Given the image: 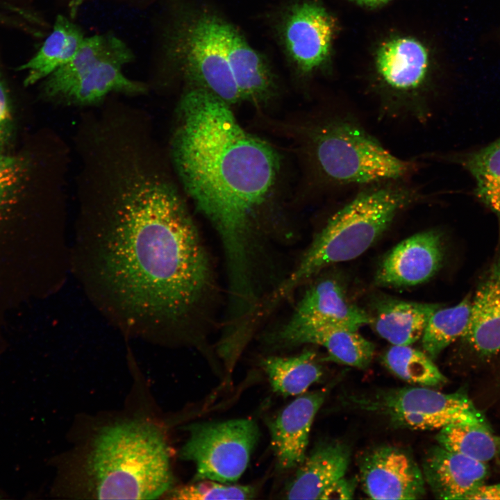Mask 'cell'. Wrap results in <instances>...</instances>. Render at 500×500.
Masks as SVG:
<instances>
[{
    "mask_svg": "<svg viewBox=\"0 0 500 500\" xmlns=\"http://www.w3.org/2000/svg\"><path fill=\"white\" fill-rule=\"evenodd\" d=\"M349 447L337 441L315 447L287 483L288 499H326L331 488L345 476L350 462Z\"/></svg>",
    "mask_w": 500,
    "mask_h": 500,
    "instance_id": "5bb4252c",
    "label": "cell"
},
{
    "mask_svg": "<svg viewBox=\"0 0 500 500\" xmlns=\"http://www.w3.org/2000/svg\"><path fill=\"white\" fill-rule=\"evenodd\" d=\"M357 3L361 5L367 6H376L381 5L383 3H385L390 0H354Z\"/></svg>",
    "mask_w": 500,
    "mask_h": 500,
    "instance_id": "836d02e7",
    "label": "cell"
},
{
    "mask_svg": "<svg viewBox=\"0 0 500 500\" xmlns=\"http://www.w3.org/2000/svg\"><path fill=\"white\" fill-rule=\"evenodd\" d=\"M326 395L324 390L300 394L269 422L271 445L279 469L297 468L305 459L311 426Z\"/></svg>",
    "mask_w": 500,
    "mask_h": 500,
    "instance_id": "4fadbf2b",
    "label": "cell"
},
{
    "mask_svg": "<svg viewBox=\"0 0 500 500\" xmlns=\"http://www.w3.org/2000/svg\"><path fill=\"white\" fill-rule=\"evenodd\" d=\"M472 299L466 297L452 307L441 306L431 315L422 337V347L432 359L465 335L469 324Z\"/></svg>",
    "mask_w": 500,
    "mask_h": 500,
    "instance_id": "484cf974",
    "label": "cell"
},
{
    "mask_svg": "<svg viewBox=\"0 0 500 500\" xmlns=\"http://www.w3.org/2000/svg\"><path fill=\"white\" fill-rule=\"evenodd\" d=\"M356 402L367 410L378 411L401 428L440 430L455 424L490 428L482 412L462 391L444 393L429 387H405Z\"/></svg>",
    "mask_w": 500,
    "mask_h": 500,
    "instance_id": "ba28073f",
    "label": "cell"
},
{
    "mask_svg": "<svg viewBox=\"0 0 500 500\" xmlns=\"http://www.w3.org/2000/svg\"><path fill=\"white\" fill-rule=\"evenodd\" d=\"M443 255L439 232L418 233L401 241L386 255L376 272L375 282L391 287L423 283L438 271Z\"/></svg>",
    "mask_w": 500,
    "mask_h": 500,
    "instance_id": "7c38bea8",
    "label": "cell"
},
{
    "mask_svg": "<svg viewBox=\"0 0 500 500\" xmlns=\"http://www.w3.org/2000/svg\"><path fill=\"white\" fill-rule=\"evenodd\" d=\"M172 490L170 499L178 500L250 499L256 496V489L251 485H232L211 480Z\"/></svg>",
    "mask_w": 500,
    "mask_h": 500,
    "instance_id": "f1b7e54d",
    "label": "cell"
},
{
    "mask_svg": "<svg viewBox=\"0 0 500 500\" xmlns=\"http://www.w3.org/2000/svg\"><path fill=\"white\" fill-rule=\"evenodd\" d=\"M417 197L412 190L393 184L358 193L328 220L294 270L267 299L266 306L272 308L324 268L362 254Z\"/></svg>",
    "mask_w": 500,
    "mask_h": 500,
    "instance_id": "3957f363",
    "label": "cell"
},
{
    "mask_svg": "<svg viewBox=\"0 0 500 500\" xmlns=\"http://www.w3.org/2000/svg\"><path fill=\"white\" fill-rule=\"evenodd\" d=\"M385 366L400 378L424 387H438L447 382L432 358L410 345H393L383 356Z\"/></svg>",
    "mask_w": 500,
    "mask_h": 500,
    "instance_id": "83f0119b",
    "label": "cell"
},
{
    "mask_svg": "<svg viewBox=\"0 0 500 500\" xmlns=\"http://www.w3.org/2000/svg\"><path fill=\"white\" fill-rule=\"evenodd\" d=\"M461 340L481 358L500 351V253L477 285L469 326Z\"/></svg>",
    "mask_w": 500,
    "mask_h": 500,
    "instance_id": "2e32d148",
    "label": "cell"
},
{
    "mask_svg": "<svg viewBox=\"0 0 500 500\" xmlns=\"http://www.w3.org/2000/svg\"><path fill=\"white\" fill-rule=\"evenodd\" d=\"M356 478H341L330 490L326 499H349L354 495Z\"/></svg>",
    "mask_w": 500,
    "mask_h": 500,
    "instance_id": "1f68e13d",
    "label": "cell"
},
{
    "mask_svg": "<svg viewBox=\"0 0 500 500\" xmlns=\"http://www.w3.org/2000/svg\"><path fill=\"white\" fill-rule=\"evenodd\" d=\"M274 392L283 397L304 394L322 375L321 366L312 351L288 357L271 356L262 360Z\"/></svg>",
    "mask_w": 500,
    "mask_h": 500,
    "instance_id": "d4e9b609",
    "label": "cell"
},
{
    "mask_svg": "<svg viewBox=\"0 0 500 500\" xmlns=\"http://www.w3.org/2000/svg\"><path fill=\"white\" fill-rule=\"evenodd\" d=\"M465 499L500 500V483L493 485L484 483L469 494Z\"/></svg>",
    "mask_w": 500,
    "mask_h": 500,
    "instance_id": "d6a6232c",
    "label": "cell"
},
{
    "mask_svg": "<svg viewBox=\"0 0 500 500\" xmlns=\"http://www.w3.org/2000/svg\"><path fill=\"white\" fill-rule=\"evenodd\" d=\"M11 125L12 116L8 94L0 76V149L9 140Z\"/></svg>",
    "mask_w": 500,
    "mask_h": 500,
    "instance_id": "4dcf8cb0",
    "label": "cell"
},
{
    "mask_svg": "<svg viewBox=\"0 0 500 500\" xmlns=\"http://www.w3.org/2000/svg\"><path fill=\"white\" fill-rule=\"evenodd\" d=\"M442 305L383 299L370 317L376 332L393 345H410L422 338L429 319Z\"/></svg>",
    "mask_w": 500,
    "mask_h": 500,
    "instance_id": "ffe728a7",
    "label": "cell"
},
{
    "mask_svg": "<svg viewBox=\"0 0 500 500\" xmlns=\"http://www.w3.org/2000/svg\"><path fill=\"white\" fill-rule=\"evenodd\" d=\"M309 149L318 172L338 184H369L401 178L412 168L354 122L333 119L313 127Z\"/></svg>",
    "mask_w": 500,
    "mask_h": 500,
    "instance_id": "5b68a950",
    "label": "cell"
},
{
    "mask_svg": "<svg viewBox=\"0 0 500 500\" xmlns=\"http://www.w3.org/2000/svg\"><path fill=\"white\" fill-rule=\"evenodd\" d=\"M335 31V21L323 7L311 2L292 7L284 20L283 38L301 72L311 73L325 62Z\"/></svg>",
    "mask_w": 500,
    "mask_h": 500,
    "instance_id": "8fae6325",
    "label": "cell"
},
{
    "mask_svg": "<svg viewBox=\"0 0 500 500\" xmlns=\"http://www.w3.org/2000/svg\"><path fill=\"white\" fill-rule=\"evenodd\" d=\"M436 440L447 449L485 463L500 454V435L491 428L451 424L439 430Z\"/></svg>",
    "mask_w": 500,
    "mask_h": 500,
    "instance_id": "4316f807",
    "label": "cell"
},
{
    "mask_svg": "<svg viewBox=\"0 0 500 500\" xmlns=\"http://www.w3.org/2000/svg\"><path fill=\"white\" fill-rule=\"evenodd\" d=\"M180 457L195 466L194 481L222 483L238 481L248 467L260 437L256 421L249 418L191 424Z\"/></svg>",
    "mask_w": 500,
    "mask_h": 500,
    "instance_id": "8992f818",
    "label": "cell"
},
{
    "mask_svg": "<svg viewBox=\"0 0 500 500\" xmlns=\"http://www.w3.org/2000/svg\"><path fill=\"white\" fill-rule=\"evenodd\" d=\"M220 19L206 13L188 18L174 31L169 51L192 88L231 105L242 100L226 55Z\"/></svg>",
    "mask_w": 500,
    "mask_h": 500,
    "instance_id": "52a82bcc",
    "label": "cell"
},
{
    "mask_svg": "<svg viewBox=\"0 0 500 500\" xmlns=\"http://www.w3.org/2000/svg\"><path fill=\"white\" fill-rule=\"evenodd\" d=\"M133 56L128 46L112 34L85 37L72 58L45 78V94L103 60L117 59L128 63Z\"/></svg>",
    "mask_w": 500,
    "mask_h": 500,
    "instance_id": "cb8c5ba5",
    "label": "cell"
},
{
    "mask_svg": "<svg viewBox=\"0 0 500 500\" xmlns=\"http://www.w3.org/2000/svg\"><path fill=\"white\" fill-rule=\"evenodd\" d=\"M447 158V161L460 165L474 178V195L496 215L500 234V137L484 147Z\"/></svg>",
    "mask_w": 500,
    "mask_h": 500,
    "instance_id": "7402d4cb",
    "label": "cell"
},
{
    "mask_svg": "<svg viewBox=\"0 0 500 500\" xmlns=\"http://www.w3.org/2000/svg\"><path fill=\"white\" fill-rule=\"evenodd\" d=\"M25 177V167L17 157L0 152V204L19 194Z\"/></svg>",
    "mask_w": 500,
    "mask_h": 500,
    "instance_id": "f546056e",
    "label": "cell"
},
{
    "mask_svg": "<svg viewBox=\"0 0 500 500\" xmlns=\"http://www.w3.org/2000/svg\"><path fill=\"white\" fill-rule=\"evenodd\" d=\"M428 65V54L418 41L408 38L392 40L379 49L377 69L391 88L410 91L424 81Z\"/></svg>",
    "mask_w": 500,
    "mask_h": 500,
    "instance_id": "44dd1931",
    "label": "cell"
},
{
    "mask_svg": "<svg viewBox=\"0 0 500 500\" xmlns=\"http://www.w3.org/2000/svg\"><path fill=\"white\" fill-rule=\"evenodd\" d=\"M122 60H103L72 78L47 97L72 106H90L99 103L111 93L144 94L146 86L124 75Z\"/></svg>",
    "mask_w": 500,
    "mask_h": 500,
    "instance_id": "e0dca14e",
    "label": "cell"
},
{
    "mask_svg": "<svg viewBox=\"0 0 500 500\" xmlns=\"http://www.w3.org/2000/svg\"><path fill=\"white\" fill-rule=\"evenodd\" d=\"M85 37L81 28L63 15H58L53 30L38 53L19 70H27L26 85L46 78L67 63L75 54Z\"/></svg>",
    "mask_w": 500,
    "mask_h": 500,
    "instance_id": "603a6c76",
    "label": "cell"
},
{
    "mask_svg": "<svg viewBox=\"0 0 500 500\" xmlns=\"http://www.w3.org/2000/svg\"><path fill=\"white\" fill-rule=\"evenodd\" d=\"M219 29L226 55L242 101L262 103L276 90L273 74L266 60L227 22Z\"/></svg>",
    "mask_w": 500,
    "mask_h": 500,
    "instance_id": "ac0fdd59",
    "label": "cell"
},
{
    "mask_svg": "<svg viewBox=\"0 0 500 500\" xmlns=\"http://www.w3.org/2000/svg\"><path fill=\"white\" fill-rule=\"evenodd\" d=\"M422 473L438 499L459 500L484 484L489 472L485 462L438 445L426 454Z\"/></svg>",
    "mask_w": 500,
    "mask_h": 500,
    "instance_id": "9a60e30c",
    "label": "cell"
},
{
    "mask_svg": "<svg viewBox=\"0 0 500 500\" xmlns=\"http://www.w3.org/2000/svg\"><path fill=\"white\" fill-rule=\"evenodd\" d=\"M230 105L198 88L181 99L169 158L184 191L216 229L232 294L253 290V249L260 217L281 174L276 151L244 130Z\"/></svg>",
    "mask_w": 500,
    "mask_h": 500,
    "instance_id": "7a4b0ae2",
    "label": "cell"
},
{
    "mask_svg": "<svg viewBox=\"0 0 500 500\" xmlns=\"http://www.w3.org/2000/svg\"><path fill=\"white\" fill-rule=\"evenodd\" d=\"M101 499H153L168 491L172 474L167 446L153 425L131 421L105 427L88 460Z\"/></svg>",
    "mask_w": 500,
    "mask_h": 500,
    "instance_id": "277c9868",
    "label": "cell"
},
{
    "mask_svg": "<svg viewBox=\"0 0 500 500\" xmlns=\"http://www.w3.org/2000/svg\"><path fill=\"white\" fill-rule=\"evenodd\" d=\"M360 473L363 490L373 499H417L426 492L422 471L408 452L397 447L368 451Z\"/></svg>",
    "mask_w": 500,
    "mask_h": 500,
    "instance_id": "9c48e42d",
    "label": "cell"
},
{
    "mask_svg": "<svg viewBox=\"0 0 500 500\" xmlns=\"http://www.w3.org/2000/svg\"><path fill=\"white\" fill-rule=\"evenodd\" d=\"M156 142L123 137L80 168L95 282L132 324L174 326L212 288L209 257Z\"/></svg>",
    "mask_w": 500,
    "mask_h": 500,
    "instance_id": "6da1fadb",
    "label": "cell"
},
{
    "mask_svg": "<svg viewBox=\"0 0 500 500\" xmlns=\"http://www.w3.org/2000/svg\"><path fill=\"white\" fill-rule=\"evenodd\" d=\"M358 331L328 322L291 317L276 334L273 344L283 347L318 344L333 360L364 369L372 360L374 345Z\"/></svg>",
    "mask_w": 500,
    "mask_h": 500,
    "instance_id": "30bf717a",
    "label": "cell"
},
{
    "mask_svg": "<svg viewBox=\"0 0 500 500\" xmlns=\"http://www.w3.org/2000/svg\"><path fill=\"white\" fill-rule=\"evenodd\" d=\"M331 322L358 330L370 324L369 315L351 302L338 281L326 278L310 286L292 315Z\"/></svg>",
    "mask_w": 500,
    "mask_h": 500,
    "instance_id": "d6986e66",
    "label": "cell"
}]
</instances>
